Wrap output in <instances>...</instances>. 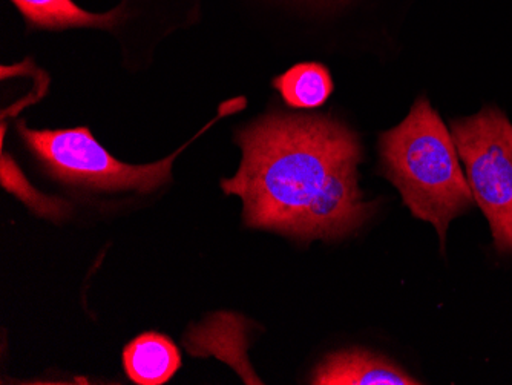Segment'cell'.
I'll return each mask as SVG.
<instances>
[{
    "mask_svg": "<svg viewBox=\"0 0 512 385\" xmlns=\"http://www.w3.org/2000/svg\"><path fill=\"white\" fill-rule=\"evenodd\" d=\"M237 175L221 181L243 200L244 223L299 241L339 240L375 212L364 201L358 135L325 116L270 114L238 134Z\"/></svg>",
    "mask_w": 512,
    "mask_h": 385,
    "instance_id": "obj_1",
    "label": "cell"
},
{
    "mask_svg": "<svg viewBox=\"0 0 512 385\" xmlns=\"http://www.w3.org/2000/svg\"><path fill=\"white\" fill-rule=\"evenodd\" d=\"M379 155L382 175L413 217L433 224L444 249L448 226L473 208L474 198L453 135L427 99L417 100L401 125L381 134Z\"/></svg>",
    "mask_w": 512,
    "mask_h": 385,
    "instance_id": "obj_2",
    "label": "cell"
},
{
    "mask_svg": "<svg viewBox=\"0 0 512 385\" xmlns=\"http://www.w3.org/2000/svg\"><path fill=\"white\" fill-rule=\"evenodd\" d=\"M474 201L490 223L494 246L512 254V125L497 108L451 123Z\"/></svg>",
    "mask_w": 512,
    "mask_h": 385,
    "instance_id": "obj_3",
    "label": "cell"
},
{
    "mask_svg": "<svg viewBox=\"0 0 512 385\" xmlns=\"http://www.w3.org/2000/svg\"><path fill=\"white\" fill-rule=\"evenodd\" d=\"M17 129L23 142L54 178L106 191L149 192L160 188L171 178L172 162L177 155L175 152L152 165H126L112 157L88 128L34 131L19 123Z\"/></svg>",
    "mask_w": 512,
    "mask_h": 385,
    "instance_id": "obj_4",
    "label": "cell"
},
{
    "mask_svg": "<svg viewBox=\"0 0 512 385\" xmlns=\"http://www.w3.org/2000/svg\"><path fill=\"white\" fill-rule=\"evenodd\" d=\"M312 384L417 385L421 382L384 356L353 349L327 356L313 372Z\"/></svg>",
    "mask_w": 512,
    "mask_h": 385,
    "instance_id": "obj_5",
    "label": "cell"
},
{
    "mask_svg": "<svg viewBox=\"0 0 512 385\" xmlns=\"http://www.w3.org/2000/svg\"><path fill=\"white\" fill-rule=\"evenodd\" d=\"M123 364L135 384L161 385L180 369L181 358L171 339L151 332L138 336L126 346Z\"/></svg>",
    "mask_w": 512,
    "mask_h": 385,
    "instance_id": "obj_6",
    "label": "cell"
},
{
    "mask_svg": "<svg viewBox=\"0 0 512 385\" xmlns=\"http://www.w3.org/2000/svg\"><path fill=\"white\" fill-rule=\"evenodd\" d=\"M33 27L46 30L63 28H114L123 16V7L106 14H92L77 7L73 0H13Z\"/></svg>",
    "mask_w": 512,
    "mask_h": 385,
    "instance_id": "obj_7",
    "label": "cell"
},
{
    "mask_svg": "<svg viewBox=\"0 0 512 385\" xmlns=\"http://www.w3.org/2000/svg\"><path fill=\"white\" fill-rule=\"evenodd\" d=\"M284 102L295 109H316L333 93L329 70L321 63H298L273 80Z\"/></svg>",
    "mask_w": 512,
    "mask_h": 385,
    "instance_id": "obj_8",
    "label": "cell"
},
{
    "mask_svg": "<svg viewBox=\"0 0 512 385\" xmlns=\"http://www.w3.org/2000/svg\"><path fill=\"white\" fill-rule=\"evenodd\" d=\"M2 185L7 191L13 192L20 200L25 201L37 214L45 215V217H59L63 212L62 201L43 197L36 189L31 188L13 158L8 157L5 152L2 155Z\"/></svg>",
    "mask_w": 512,
    "mask_h": 385,
    "instance_id": "obj_9",
    "label": "cell"
}]
</instances>
